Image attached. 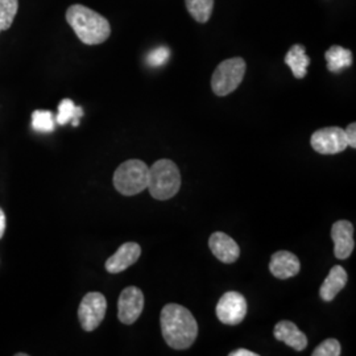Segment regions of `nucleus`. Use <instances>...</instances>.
<instances>
[{
	"instance_id": "1",
	"label": "nucleus",
	"mask_w": 356,
	"mask_h": 356,
	"mask_svg": "<svg viewBox=\"0 0 356 356\" xmlns=\"http://www.w3.org/2000/svg\"><path fill=\"white\" fill-rule=\"evenodd\" d=\"M161 332L166 344L175 350H186L198 335V323L191 312L177 304H168L160 316Z\"/></svg>"
},
{
	"instance_id": "2",
	"label": "nucleus",
	"mask_w": 356,
	"mask_h": 356,
	"mask_svg": "<svg viewBox=\"0 0 356 356\" xmlns=\"http://www.w3.org/2000/svg\"><path fill=\"white\" fill-rule=\"evenodd\" d=\"M66 22L73 28L76 38L86 45H99L111 35L108 20L82 4L67 8Z\"/></svg>"
},
{
	"instance_id": "3",
	"label": "nucleus",
	"mask_w": 356,
	"mask_h": 356,
	"mask_svg": "<svg viewBox=\"0 0 356 356\" xmlns=\"http://www.w3.org/2000/svg\"><path fill=\"white\" fill-rule=\"evenodd\" d=\"M181 188V173L170 160H159L149 168L148 191L154 200L166 201L173 198Z\"/></svg>"
},
{
	"instance_id": "4",
	"label": "nucleus",
	"mask_w": 356,
	"mask_h": 356,
	"mask_svg": "<svg viewBox=\"0 0 356 356\" xmlns=\"http://www.w3.org/2000/svg\"><path fill=\"white\" fill-rule=\"evenodd\" d=\"M149 168L141 160H128L114 173V186L123 195H136L148 188Z\"/></svg>"
},
{
	"instance_id": "5",
	"label": "nucleus",
	"mask_w": 356,
	"mask_h": 356,
	"mask_svg": "<svg viewBox=\"0 0 356 356\" xmlns=\"http://www.w3.org/2000/svg\"><path fill=\"white\" fill-rule=\"evenodd\" d=\"M245 61L241 57L229 58L218 65L211 76V89L218 97H226L239 88L245 74Z\"/></svg>"
},
{
	"instance_id": "6",
	"label": "nucleus",
	"mask_w": 356,
	"mask_h": 356,
	"mask_svg": "<svg viewBox=\"0 0 356 356\" xmlns=\"http://www.w3.org/2000/svg\"><path fill=\"white\" fill-rule=\"evenodd\" d=\"M107 310V301L102 293H88L78 309L81 326L85 331H94L102 323Z\"/></svg>"
},
{
	"instance_id": "7",
	"label": "nucleus",
	"mask_w": 356,
	"mask_h": 356,
	"mask_svg": "<svg viewBox=\"0 0 356 356\" xmlns=\"http://www.w3.org/2000/svg\"><path fill=\"white\" fill-rule=\"evenodd\" d=\"M216 317L229 326H236L247 316V301L239 292L225 293L216 304Z\"/></svg>"
},
{
	"instance_id": "8",
	"label": "nucleus",
	"mask_w": 356,
	"mask_h": 356,
	"mask_svg": "<svg viewBox=\"0 0 356 356\" xmlns=\"http://www.w3.org/2000/svg\"><path fill=\"white\" fill-rule=\"evenodd\" d=\"M312 147L321 154H337L348 147L343 128L326 127L312 135Z\"/></svg>"
},
{
	"instance_id": "9",
	"label": "nucleus",
	"mask_w": 356,
	"mask_h": 356,
	"mask_svg": "<svg viewBox=\"0 0 356 356\" xmlns=\"http://www.w3.org/2000/svg\"><path fill=\"white\" fill-rule=\"evenodd\" d=\"M144 309V294L136 286H128L119 296L118 317L124 325H132Z\"/></svg>"
},
{
	"instance_id": "10",
	"label": "nucleus",
	"mask_w": 356,
	"mask_h": 356,
	"mask_svg": "<svg viewBox=\"0 0 356 356\" xmlns=\"http://www.w3.org/2000/svg\"><path fill=\"white\" fill-rule=\"evenodd\" d=\"M331 239L334 242V254L337 259L344 260L351 256L355 248L354 226L348 220H338L332 225Z\"/></svg>"
},
{
	"instance_id": "11",
	"label": "nucleus",
	"mask_w": 356,
	"mask_h": 356,
	"mask_svg": "<svg viewBox=\"0 0 356 356\" xmlns=\"http://www.w3.org/2000/svg\"><path fill=\"white\" fill-rule=\"evenodd\" d=\"M209 247L216 259L225 264L235 263L241 256V248L238 243L225 232H214L210 236Z\"/></svg>"
},
{
	"instance_id": "12",
	"label": "nucleus",
	"mask_w": 356,
	"mask_h": 356,
	"mask_svg": "<svg viewBox=\"0 0 356 356\" xmlns=\"http://www.w3.org/2000/svg\"><path fill=\"white\" fill-rule=\"evenodd\" d=\"M141 254L140 245L138 243L128 242L119 247V250L106 261V269L110 273H120L135 264Z\"/></svg>"
},
{
	"instance_id": "13",
	"label": "nucleus",
	"mask_w": 356,
	"mask_h": 356,
	"mask_svg": "<svg viewBox=\"0 0 356 356\" xmlns=\"http://www.w3.org/2000/svg\"><path fill=\"white\" fill-rule=\"evenodd\" d=\"M269 270L275 277L280 280H286L300 273L301 263L298 257L292 252L279 251L272 254L270 263H269Z\"/></svg>"
},
{
	"instance_id": "14",
	"label": "nucleus",
	"mask_w": 356,
	"mask_h": 356,
	"mask_svg": "<svg viewBox=\"0 0 356 356\" xmlns=\"http://www.w3.org/2000/svg\"><path fill=\"white\" fill-rule=\"evenodd\" d=\"M273 335L277 341L284 342L296 351H304L307 347V338L291 321H281L273 330Z\"/></svg>"
},
{
	"instance_id": "15",
	"label": "nucleus",
	"mask_w": 356,
	"mask_h": 356,
	"mask_svg": "<svg viewBox=\"0 0 356 356\" xmlns=\"http://www.w3.org/2000/svg\"><path fill=\"white\" fill-rule=\"evenodd\" d=\"M347 280H348V276L343 267L335 266L331 268L330 273L327 275V277L325 279L319 289L321 298L326 302H331L337 297V294L346 286Z\"/></svg>"
},
{
	"instance_id": "16",
	"label": "nucleus",
	"mask_w": 356,
	"mask_h": 356,
	"mask_svg": "<svg viewBox=\"0 0 356 356\" xmlns=\"http://www.w3.org/2000/svg\"><path fill=\"white\" fill-rule=\"evenodd\" d=\"M285 64L292 69L293 76L297 79H302L307 74V67L310 58L306 54L305 47L296 44L285 56Z\"/></svg>"
},
{
	"instance_id": "17",
	"label": "nucleus",
	"mask_w": 356,
	"mask_h": 356,
	"mask_svg": "<svg viewBox=\"0 0 356 356\" xmlns=\"http://www.w3.org/2000/svg\"><path fill=\"white\" fill-rule=\"evenodd\" d=\"M325 58L327 61V69L331 73H339L346 67H350L353 64V53L348 49H344L339 45L331 47L325 53Z\"/></svg>"
},
{
	"instance_id": "18",
	"label": "nucleus",
	"mask_w": 356,
	"mask_h": 356,
	"mask_svg": "<svg viewBox=\"0 0 356 356\" xmlns=\"http://www.w3.org/2000/svg\"><path fill=\"white\" fill-rule=\"evenodd\" d=\"M83 116L82 107H78L72 99H63L58 104V114L56 116V122L60 126H65L72 122L74 127L79 126V119Z\"/></svg>"
},
{
	"instance_id": "19",
	"label": "nucleus",
	"mask_w": 356,
	"mask_h": 356,
	"mask_svg": "<svg viewBox=\"0 0 356 356\" xmlns=\"http://www.w3.org/2000/svg\"><path fill=\"white\" fill-rule=\"evenodd\" d=\"M186 8L198 23H207L213 10L214 0H185Z\"/></svg>"
},
{
	"instance_id": "20",
	"label": "nucleus",
	"mask_w": 356,
	"mask_h": 356,
	"mask_svg": "<svg viewBox=\"0 0 356 356\" xmlns=\"http://www.w3.org/2000/svg\"><path fill=\"white\" fill-rule=\"evenodd\" d=\"M17 10L19 0H0V31L11 28Z\"/></svg>"
},
{
	"instance_id": "21",
	"label": "nucleus",
	"mask_w": 356,
	"mask_h": 356,
	"mask_svg": "<svg viewBox=\"0 0 356 356\" xmlns=\"http://www.w3.org/2000/svg\"><path fill=\"white\" fill-rule=\"evenodd\" d=\"M32 127L38 132H51L56 127V118L51 111L36 110L32 114Z\"/></svg>"
},
{
	"instance_id": "22",
	"label": "nucleus",
	"mask_w": 356,
	"mask_h": 356,
	"mask_svg": "<svg viewBox=\"0 0 356 356\" xmlns=\"http://www.w3.org/2000/svg\"><path fill=\"white\" fill-rule=\"evenodd\" d=\"M342 353V348H341V343L330 338V339H326L323 341L322 343L319 344L318 347L313 351V356H339Z\"/></svg>"
},
{
	"instance_id": "23",
	"label": "nucleus",
	"mask_w": 356,
	"mask_h": 356,
	"mask_svg": "<svg viewBox=\"0 0 356 356\" xmlns=\"http://www.w3.org/2000/svg\"><path fill=\"white\" fill-rule=\"evenodd\" d=\"M169 57H170V51L166 47H160V48L153 49L148 54L147 63H148V65L153 66V67H157V66H163V65L165 64L166 61L169 60Z\"/></svg>"
},
{
	"instance_id": "24",
	"label": "nucleus",
	"mask_w": 356,
	"mask_h": 356,
	"mask_svg": "<svg viewBox=\"0 0 356 356\" xmlns=\"http://www.w3.org/2000/svg\"><path fill=\"white\" fill-rule=\"evenodd\" d=\"M344 134H346V139H347V143H348V147H351V148H356L355 123H351V124H348V127L344 129Z\"/></svg>"
},
{
	"instance_id": "25",
	"label": "nucleus",
	"mask_w": 356,
	"mask_h": 356,
	"mask_svg": "<svg viewBox=\"0 0 356 356\" xmlns=\"http://www.w3.org/2000/svg\"><path fill=\"white\" fill-rule=\"evenodd\" d=\"M229 356H257L256 353H252L250 350H244V348H239V350H235L232 353H229Z\"/></svg>"
},
{
	"instance_id": "26",
	"label": "nucleus",
	"mask_w": 356,
	"mask_h": 356,
	"mask_svg": "<svg viewBox=\"0 0 356 356\" xmlns=\"http://www.w3.org/2000/svg\"><path fill=\"white\" fill-rule=\"evenodd\" d=\"M4 231H6V214H4V211L0 209V239H1L3 235H4Z\"/></svg>"
},
{
	"instance_id": "27",
	"label": "nucleus",
	"mask_w": 356,
	"mask_h": 356,
	"mask_svg": "<svg viewBox=\"0 0 356 356\" xmlns=\"http://www.w3.org/2000/svg\"><path fill=\"white\" fill-rule=\"evenodd\" d=\"M0 32H1V31H0Z\"/></svg>"
}]
</instances>
